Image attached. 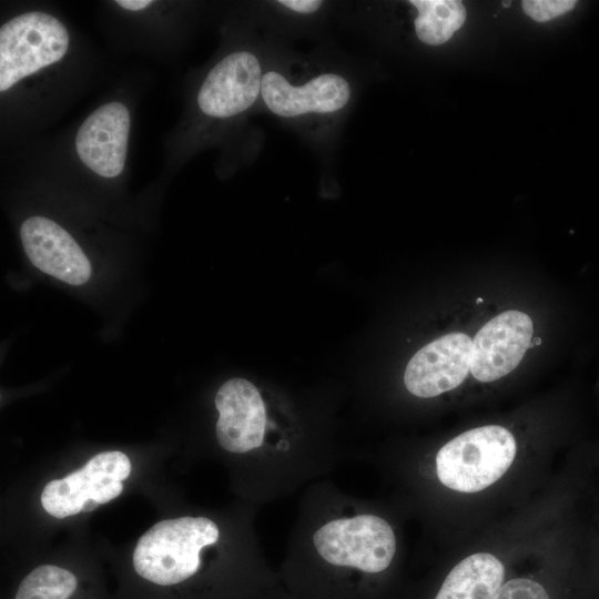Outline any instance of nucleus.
Masks as SVG:
<instances>
[{"instance_id": "8", "label": "nucleus", "mask_w": 599, "mask_h": 599, "mask_svg": "<svg viewBox=\"0 0 599 599\" xmlns=\"http://www.w3.org/2000/svg\"><path fill=\"white\" fill-rule=\"evenodd\" d=\"M471 344L467 334L455 332L425 345L405 368L407 390L428 398L458 387L470 372Z\"/></svg>"}, {"instance_id": "21", "label": "nucleus", "mask_w": 599, "mask_h": 599, "mask_svg": "<svg viewBox=\"0 0 599 599\" xmlns=\"http://www.w3.org/2000/svg\"><path fill=\"white\" fill-rule=\"evenodd\" d=\"M502 6H504V7H509V6H510V1L502 2Z\"/></svg>"}, {"instance_id": "14", "label": "nucleus", "mask_w": 599, "mask_h": 599, "mask_svg": "<svg viewBox=\"0 0 599 599\" xmlns=\"http://www.w3.org/2000/svg\"><path fill=\"white\" fill-rule=\"evenodd\" d=\"M417 9L414 26L418 39L428 45L447 42L466 20V9L457 0H410Z\"/></svg>"}, {"instance_id": "2", "label": "nucleus", "mask_w": 599, "mask_h": 599, "mask_svg": "<svg viewBox=\"0 0 599 599\" xmlns=\"http://www.w3.org/2000/svg\"><path fill=\"white\" fill-rule=\"evenodd\" d=\"M516 450L514 435L502 426L487 425L464 432L437 453L438 479L456 491H480L505 475Z\"/></svg>"}, {"instance_id": "19", "label": "nucleus", "mask_w": 599, "mask_h": 599, "mask_svg": "<svg viewBox=\"0 0 599 599\" xmlns=\"http://www.w3.org/2000/svg\"><path fill=\"white\" fill-rule=\"evenodd\" d=\"M121 8L130 11H140L148 8L153 1L150 0H118L115 1Z\"/></svg>"}, {"instance_id": "11", "label": "nucleus", "mask_w": 599, "mask_h": 599, "mask_svg": "<svg viewBox=\"0 0 599 599\" xmlns=\"http://www.w3.org/2000/svg\"><path fill=\"white\" fill-rule=\"evenodd\" d=\"M261 95L272 113L296 118L343 109L351 99V87L336 73H324L303 85H293L283 74L272 70L263 74Z\"/></svg>"}, {"instance_id": "20", "label": "nucleus", "mask_w": 599, "mask_h": 599, "mask_svg": "<svg viewBox=\"0 0 599 599\" xmlns=\"http://www.w3.org/2000/svg\"><path fill=\"white\" fill-rule=\"evenodd\" d=\"M531 342H532L534 345H539L541 343V338L536 337Z\"/></svg>"}, {"instance_id": "13", "label": "nucleus", "mask_w": 599, "mask_h": 599, "mask_svg": "<svg viewBox=\"0 0 599 599\" xmlns=\"http://www.w3.org/2000/svg\"><path fill=\"white\" fill-rule=\"evenodd\" d=\"M504 576L505 568L497 557L474 554L450 570L435 599H496Z\"/></svg>"}, {"instance_id": "15", "label": "nucleus", "mask_w": 599, "mask_h": 599, "mask_svg": "<svg viewBox=\"0 0 599 599\" xmlns=\"http://www.w3.org/2000/svg\"><path fill=\"white\" fill-rule=\"evenodd\" d=\"M77 583L71 571L42 565L21 581L14 599H68L77 589Z\"/></svg>"}, {"instance_id": "4", "label": "nucleus", "mask_w": 599, "mask_h": 599, "mask_svg": "<svg viewBox=\"0 0 599 599\" xmlns=\"http://www.w3.org/2000/svg\"><path fill=\"white\" fill-rule=\"evenodd\" d=\"M318 555L328 564L356 568L366 573L387 569L396 551L389 524L375 515L332 520L313 537Z\"/></svg>"}, {"instance_id": "7", "label": "nucleus", "mask_w": 599, "mask_h": 599, "mask_svg": "<svg viewBox=\"0 0 599 599\" xmlns=\"http://www.w3.org/2000/svg\"><path fill=\"white\" fill-rule=\"evenodd\" d=\"M262 79V67L256 55L248 51L232 52L205 77L197 92V105L212 118L240 114L261 95Z\"/></svg>"}, {"instance_id": "16", "label": "nucleus", "mask_w": 599, "mask_h": 599, "mask_svg": "<svg viewBox=\"0 0 599 599\" xmlns=\"http://www.w3.org/2000/svg\"><path fill=\"white\" fill-rule=\"evenodd\" d=\"M525 13L538 22L549 21L572 10L573 0H525L522 1Z\"/></svg>"}, {"instance_id": "17", "label": "nucleus", "mask_w": 599, "mask_h": 599, "mask_svg": "<svg viewBox=\"0 0 599 599\" xmlns=\"http://www.w3.org/2000/svg\"><path fill=\"white\" fill-rule=\"evenodd\" d=\"M496 599H549V596L540 583L515 578L501 586Z\"/></svg>"}, {"instance_id": "10", "label": "nucleus", "mask_w": 599, "mask_h": 599, "mask_svg": "<svg viewBox=\"0 0 599 599\" xmlns=\"http://www.w3.org/2000/svg\"><path fill=\"white\" fill-rule=\"evenodd\" d=\"M220 413L216 437L222 448L246 453L258 448L264 439L266 410L257 388L244 378L225 382L216 393Z\"/></svg>"}, {"instance_id": "6", "label": "nucleus", "mask_w": 599, "mask_h": 599, "mask_svg": "<svg viewBox=\"0 0 599 599\" xmlns=\"http://www.w3.org/2000/svg\"><path fill=\"white\" fill-rule=\"evenodd\" d=\"M531 318L509 309L487 322L471 344L470 373L484 383L497 380L512 372L526 351L532 347Z\"/></svg>"}, {"instance_id": "9", "label": "nucleus", "mask_w": 599, "mask_h": 599, "mask_svg": "<svg viewBox=\"0 0 599 599\" xmlns=\"http://www.w3.org/2000/svg\"><path fill=\"white\" fill-rule=\"evenodd\" d=\"M130 113L121 102H109L93 111L80 125L75 150L82 163L94 173L114 177L126 159Z\"/></svg>"}, {"instance_id": "1", "label": "nucleus", "mask_w": 599, "mask_h": 599, "mask_svg": "<svg viewBox=\"0 0 599 599\" xmlns=\"http://www.w3.org/2000/svg\"><path fill=\"white\" fill-rule=\"evenodd\" d=\"M211 519L180 517L161 520L139 539L133 567L142 578L161 586L180 583L200 568V551L217 541Z\"/></svg>"}, {"instance_id": "18", "label": "nucleus", "mask_w": 599, "mask_h": 599, "mask_svg": "<svg viewBox=\"0 0 599 599\" xmlns=\"http://www.w3.org/2000/svg\"><path fill=\"white\" fill-rule=\"evenodd\" d=\"M277 3L297 13L316 12L323 4L319 0H280Z\"/></svg>"}, {"instance_id": "22", "label": "nucleus", "mask_w": 599, "mask_h": 599, "mask_svg": "<svg viewBox=\"0 0 599 599\" xmlns=\"http://www.w3.org/2000/svg\"><path fill=\"white\" fill-rule=\"evenodd\" d=\"M481 302H483V300H481V298H478V300H477V303H481Z\"/></svg>"}, {"instance_id": "5", "label": "nucleus", "mask_w": 599, "mask_h": 599, "mask_svg": "<svg viewBox=\"0 0 599 599\" xmlns=\"http://www.w3.org/2000/svg\"><path fill=\"white\" fill-rule=\"evenodd\" d=\"M130 474L131 461L124 453H99L81 469L49 481L41 494L42 507L49 515L62 519L81 512L88 500L106 504L122 493V481Z\"/></svg>"}, {"instance_id": "3", "label": "nucleus", "mask_w": 599, "mask_h": 599, "mask_svg": "<svg viewBox=\"0 0 599 599\" xmlns=\"http://www.w3.org/2000/svg\"><path fill=\"white\" fill-rule=\"evenodd\" d=\"M69 48L64 24L53 16L32 11L0 28V92L60 61Z\"/></svg>"}, {"instance_id": "12", "label": "nucleus", "mask_w": 599, "mask_h": 599, "mask_svg": "<svg viewBox=\"0 0 599 599\" xmlns=\"http://www.w3.org/2000/svg\"><path fill=\"white\" fill-rule=\"evenodd\" d=\"M20 237L31 263L40 271L71 285L84 284L91 265L73 237L43 216H31L20 227Z\"/></svg>"}]
</instances>
